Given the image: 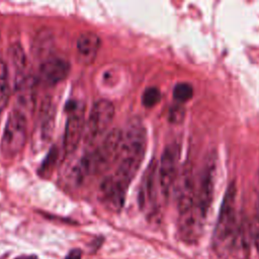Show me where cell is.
<instances>
[{
	"mask_svg": "<svg viewBox=\"0 0 259 259\" xmlns=\"http://www.w3.org/2000/svg\"><path fill=\"white\" fill-rule=\"evenodd\" d=\"M147 133L141 120L134 119L122 131L121 152L113 174L105 177L100 184L101 197L114 206L123 205L126 190L138 173L145 157Z\"/></svg>",
	"mask_w": 259,
	"mask_h": 259,
	"instance_id": "6da1fadb",
	"label": "cell"
},
{
	"mask_svg": "<svg viewBox=\"0 0 259 259\" xmlns=\"http://www.w3.org/2000/svg\"><path fill=\"white\" fill-rule=\"evenodd\" d=\"M236 194L237 187L232 182L225 192L213 232V249L225 259H238L246 248L244 232L236 213Z\"/></svg>",
	"mask_w": 259,
	"mask_h": 259,
	"instance_id": "7a4b0ae2",
	"label": "cell"
},
{
	"mask_svg": "<svg viewBox=\"0 0 259 259\" xmlns=\"http://www.w3.org/2000/svg\"><path fill=\"white\" fill-rule=\"evenodd\" d=\"M27 138L26 116L13 109L5 122L0 142V151L5 158H13L23 149Z\"/></svg>",
	"mask_w": 259,
	"mask_h": 259,
	"instance_id": "3957f363",
	"label": "cell"
},
{
	"mask_svg": "<svg viewBox=\"0 0 259 259\" xmlns=\"http://www.w3.org/2000/svg\"><path fill=\"white\" fill-rule=\"evenodd\" d=\"M179 156V146L175 143L169 144L164 148L157 165L159 190L163 197L166 199L170 196L178 176L177 170Z\"/></svg>",
	"mask_w": 259,
	"mask_h": 259,
	"instance_id": "277c9868",
	"label": "cell"
},
{
	"mask_svg": "<svg viewBox=\"0 0 259 259\" xmlns=\"http://www.w3.org/2000/svg\"><path fill=\"white\" fill-rule=\"evenodd\" d=\"M115 114L114 105L107 99H99L91 107L85 122L84 138L87 143H92L101 137L111 124Z\"/></svg>",
	"mask_w": 259,
	"mask_h": 259,
	"instance_id": "5b68a950",
	"label": "cell"
},
{
	"mask_svg": "<svg viewBox=\"0 0 259 259\" xmlns=\"http://www.w3.org/2000/svg\"><path fill=\"white\" fill-rule=\"evenodd\" d=\"M215 154L210 153L204 163L199 175V180L196 183L194 206L206 218L209 207L213 199L214 182H215Z\"/></svg>",
	"mask_w": 259,
	"mask_h": 259,
	"instance_id": "8992f818",
	"label": "cell"
},
{
	"mask_svg": "<svg viewBox=\"0 0 259 259\" xmlns=\"http://www.w3.org/2000/svg\"><path fill=\"white\" fill-rule=\"evenodd\" d=\"M68 111L63 147L66 154H71L76 150L82 136H84V105L76 101H71L68 105Z\"/></svg>",
	"mask_w": 259,
	"mask_h": 259,
	"instance_id": "52a82bcc",
	"label": "cell"
},
{
	"mask_svg": "<svg viewBox=\"0 0 259 259\" xmlns=\"http://www.w3.org/2000/svg\"><path fill=\"white\" fill-rule=\"evenodd\" d=\"M157 165L158 163L153 161L148 167L139 191V205L150 219L159 215Z\"/></svg>",
	"mask_w": 259,
	"mask_h": 259,
	"instance_id": "ba28073f",
	"label": "cell"
},
{
	"mask_svg": "<svg viewBox=\"0 0 259 259\" xmlns=\"http://www.w3.org/2000/svg\"><path fill=\"white\" fill-rule=\"evenodd\" d=\"M205 217L195 207L179 213L178 218V234L182 241L186 243L196 242L203 230Z\"/></svg>",
	"mask_w": 259,
	"mask_h": 259,
	"instance_id": "9c48e42d",
	"label": "cell"
},
{
	"mask_svg": "<svg viewBox=\"0 0 259 259\" xmlns=\"http://www.w3.org/2000/svg\"><path fill=\"white\" fill-rule=\"evenodd\" d=\"M71 71L70 63L60 57H51L41 62L38 68L39 79L49 86L56 85L65 80Z\"/></svg>",
	"mask_w": 259,
	"mask_h": 259,
	"instance_id": "30bf717a",
	"label": "cell"
},
{
	"mask_svg": "<svg viewBox=\"0 0 259 259\" xmlns=\"http://www.w3.org/2000/svg\"><path fill=\"white\" fill-rule=\"evenodd\" d=\"M14 88L17 96V104L19 105L16 109L26 116L27 112L33 110L35 104L36 79L33 76H23L15 82Z\"/></svg>",
	"mask_w": 259,
	"mask_h": 259,
	"instance_id": "8fae6325",
	"label": "cell"
},
{
	"mask_svg": "<svg viewBox=\"0 0 259 259\" xmlns=\"http://www.w3.org/2000/svg\"><path fill=\"white\" fill-rule=\"evenodd\" d=\"M101 46L100 37L92 31L82 32L76 42L77 56L80 63L90 65L96 58Z\"/></svg>",
	"mask_w": 259,
	"mask_h": 259,
	"instance_id": "7c38bea8",
	"label": "cell"
},
{
	"mask_svg": "<svg viewBox=\"0 0 259 259\" xmlns=\"http://www.w3.org/2000/svg\"><path fill=\"white\" fill-rule=\"evenodd\" d=\"M55 124V107L50 100H46L40 108L35 127L36 142L44 145L51 140Z\"/></svg>",
	"mask_w": 259,
	"mask_h": 259,
	"instance_id": "4fadbf2b",
	"label": "cell"
},
{
	"mask_svg": "<svg viewBox=\"0 0 259 259\" xmlns=\"http://www.w3.org/2000/svg\"><path fill=\"white\" fill-rule=\"evenodd\" d=\"M55 47V37L51 29L48 27H42L37 30L35 33L32 45H31V53L34 58L37 60H45L51 58L52 53Z\"/></svg>",
	"mask_w": 259,
	"mask_h": 259,
	"instance_id": "5bb4252c",
	"label": "cell"
},
{
	"mask_svg": "<svg viewBox=\"0 0 259 259\" xmlns=\"http://www.w3.org/2000/svg\"><path fill=\"white\" fill-rule=\"evenodd\" d=\"M8 56L15 74L20 76L21 79L23 77L21 74L25 71L27 65V60L23 48L18 42L12 44L8 49Z\"/></svg>",
	"mask_w": 259,
	"mask_h": 259,
	"instance_id": "9a60e30c",
	"label": "cell"
},
{
	"mask_svg": "<svg viewBox=\"0 0 259 259\" xmlns=\"http://www.w3.org/2000/svg\"><path fill=\"white\" fill-rule=\"evenodd\" d=\"M10 96L9 73L6 63L0 59V112L6 107Z\"/></svg>",
	"mask_w": 259,
	"mask_h": 259,
	"instance_id": "2e32d148",
	"label": "cell"
},
{
	"mask_svg": "<svg viewBox=\"0 0 259 259\" xmlns=\"http://www.w3.org/2000/svg\"><path fill=\"white\" fill-rule=\"evenodd\" d=\"M193 95L192 86L186 82L177 83L173 89V97L176 101L183 103L191 99Z\"/></svg>",
	"mask_w": 259,
	"mask_h": 259,
	"instance_id": "e0dca14e",
	"label": "cell"
},
{
	"mask_svg": "<svg viewBox=\"0 0 259 259\" xmlns=\"http://www.w3.org/2000/svg\"><path fill=\"white\" fill-rule=\"evenodd\" d=\"M161 99V92L157 87L147 88L142 95V103L145 107L155 106Z\"/></svg>",
	"mask_w": 259,
	"mask_h": 259,
	"instance_id": "ac0fdd59",
	"label": "cell"
},
{
	"mask_svg": "<svg viewBox=\"0 0 259 259\" xmlns=\"http://www.w3.org/2000/svg\"><path fill=\"white\" fill-rule=\"evenodd\" d=\"M57 157H58V150L56 148H52L50 154L44 160V162L39 168V171H38L39 175H41L42 177H48L51 174V172L53 171L55 162L57 161Z\"/></svg>",
	"mask_w": 259,
	"mask_h": 259,
	"instance_id": "d6986e66",
	"label": "cell"
},
{
	"mask_svg": "<svg viewBox=\"0 0 259 259\" xmlns=\"http://www.w3.org/2000/svg\"><path fill=\"white\" fill-rule=\"evenodd\" d=\"M184 109L181 106H174L169 113V118L172 122H179L183 119Z\"/></svg>",
	"mask_w": 259,
	"mask_h": 259,
	"instance_id": "ffe728a7",
	"label": "cell"
},
{
	"mask_svg": "<svg viewBox=\"0 0 259 259\" xmlns=\"http://www.w3.org/2000/svg\"><path fill=\"white\" fill-rule=\"evenodd\" d=\"M82 258V252L79 249H73L71 250L64 259H81Z\"/></svg>",
	"mask_w": 259,
	"mask_h": 259,
	"instance_id": "44dd1931",
	"label": "cell"
},
{
	"mask_svg": "<svg viewBox=\"0 0 259 259\" xmlns=\"http://www.w3.org/2000/svg\"><path fill=\"white\" fill-rule=\"evenodd\" d=\"M16 259H37V257L33 256V255H25V256L22 255V256H20V257H18Z\"/></svg>",
	"mask_w": 259,
	"mask_h": 259,
	"instance_id": "7402d4cb",
	"label": "cell"
}]
</instances>
